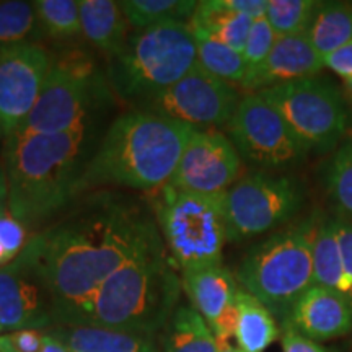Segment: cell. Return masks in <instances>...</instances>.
Wrapping results in <instances>:
<instances>
[{
	"mask_svg": "<svg viewBox=\"0 0 352 352\" xmlns=\"http://www.w3.org/2000/svg\"><path fill=\"white\" fill-rule=\"evenodd\" d=\"M2 140H3V139H2V135H0V142H2Z\"/></svg>",
	"mask_w": 352,
	"mask_h": 352,
	"instance_id": "44",
	"label": "cell"
},
{
	"mask_svg": "<svg viewBox=\"0 0 352 352\" xmlns=\"http://www.w3.org/2000/svg\"><path fill=\"white\" fill-rule=\"evenodd\" d=\"M316 223L277 232L254 245L236 271V283L272 315L287 318L298 298L315 285L314 235Z\"/></svg>",
	"mask_w": 352,
	"mask_h": 352,
	"instance_id": "6",
	"label": "cell"
},
{
	"mask_svg": "<svg viewBox=\"0 0 352 352\" xmlns=\"http://www.w3.org/2000/svg\"><path fill=\"white\" fill-rule=\"evenodd\" d=\"M8 212V183L3 165H0V215Z\"/></svg>",
	"mask_w": 352,
	"mask_h": 352,
	"instance_id": "39",
	"label": "cell"
},
{
	"mask_svg": "<svg viewBox=\"0 0 352 352\" xmlns=\"http://www.w3.org/2000/svg\"><path fill=\"white\" fill-rule=\"evenodd\" d=\"M334 226H336L338 236H340L342 264H344V271L347 279L351 284V298L349 303L352 307V223L341 217H334Z\"/></svg>",
	"mask_w": 352,
	"mask_h": 352,
	"instance_id": "35",
	"label": "cell"
},
{
	"mask_svg": "<svg viewBox=\"0 0 352 352\" xmlns=\"http://www.w3.org/2000/svg\"><path fill=\"white\" fill-rule=\"evenodd\" d=\"M69 352H160L155 338L94 324H64L46 329Z\"/></svg>",
	"mask_w": 352,
	"mask_h": 352,
	"instance_id": "19",
	"label": "cell"
},
{
	"mask_svg": "<svg viewBox=\"0 0 352 352\" xmlns=\"http://www.w3.org/2000/svg\"><path fill=\"white\" fill-rule=\"evenodd\" d=\"M147 101V113L195 129H214L232 121L240 104V95L235 87L220 80L197 63L182 80Z\"/></svg>",
	"mask_w": 352,
	"mask_h": 352,
	"instance_id": "12",
	"label": "cell"
},
{
	"mask_svg": "<svg viewBox=\"0 0 352 352\" xmlns=\"http://www.w3.org/2000/svg\"><path fill=\"white\" fill-rule=\"evenodd\" d=\"M323 63L327 67H329L338 76L342 78H347L352 76V41H349L344 46H341L340 50H336L331 54L327 56L323 59Z\"/></svg>",
	"mask_w": 352,
	"mask_h": 352,
	"instance_id": "37",
	"label": "cell"
},
{
	"mask_svg": "<svg viewBox=\"0 0 352 352\" xmlns=\"http://www.w3.org/2000/svg\"><path fill=\"white\" fill-rule=\"evenodd\" d=\"M324 67L323 59L310 43L307 33L277 36L267 59L248 74L243 82L245 90L258 91L316 76Z\"/></svg>",
	"mask_w": 352,
	"mask_h": 352,
	"instance_id": "16",
	"label": "cell"
},
{
	"mask_svg": "<svg viewBox=\"0 0 352 352\" xmlns=\"http://www.w3.org/2000/svg\"><path fill=\"white\" fill-rule=\"evenodd\" d=\"M15 352H41L46 331L41 329H20L6 334Z\"/></svg>",
	"mask_w": 352,
	"mask_h": 352,
	"instance_id": "34",
	"label": "cell"
},
{
	"mask_svg": "<svg viewBox=\"0 0 352 352\" xmlns=\"http://www.w3.org/2000/svg\"><path fill=\"white\" fill-rule=\"evenodd\" d=\"M320 3L311 0H270L266 20L277 36L307 33Z\"/></svg>",
	"mask_w": 352,
	"mask_h": 352,
	"instance_id": "31",
	"label": "cell"
},
{
	"mask_svg": "<svg viewBox=\"0 0 352 352\" xmlns=\"http://www.w3.org/2000/svg\"><path fill=\"white\" fill-rule=\"evenodd\" d=\"M158 336L160 352H219L209 324L188 305H178Z\"/></svg>",
	"mask_w": 352,
	"mask_h": 352,
	"instance_id": "23",
	"label": "cell"
},
{
	"mask_svg": "<svg viewBox=\"0 0 352 352\" xmlns=\"http://www.w3.org/2000/svg\"><path fill=\"white\" fill-rule=\"evenodd\" d=\"M195 127L132 111L109 126L98 151L88 162L80 192L101 184L134 189L164 188L170 183Z\"/></svg>",
	"mask_w": 352,
	"mask_h": 352,
	"instance_id": "3",
	"label": "cell"
},
{
	"mask_svg": "<svg viewBox=\"0 0 352 352\" xmlns=\"http://www.w3.org/2000/svg\"><path fill=\"white\" fill-rule=\"evenodd\" d=\"M314 279L315 285L329 289L351 298V284L342 264L340 236L334 219H324L316 223L314 235Z\"/></svg>",
	"mask_w": 352,
	"mask_h": 352,
	"instance_id": "21",
	"label": "cell"
},
{
	"mask_svg": "<svg viewBox=\"0 0 352 352\" xmlns=\"http://www.w3.org/2000/svg\"><path fill=\"white\" fill-rule=\"evenodd\" d=\"M157 233L151 212L139 201L100 192L30 236L25 252L50 285L56 327L90 323L104 280Z\"/></svg>",
	"mask_w": 352,
	"mask_h": 352,
	"instance_id": "1",
	"label": "cell"
},
{
	"mask_svg": "<svg viewBox=\"0 0 352 352\" xmlns=\"http://www.w3.org/2000/svg\"><path fill=\"white\" fill-rule=\"evenodd\" d=\"M307 36L321 59L352 41V7L342 3H320Z\"/></svg>",
	"mask_w": 352,
	"mask_h": 352,
	"instance_id": "25",
	"label": "cell"
},
{
	"mask_svg": "<svg viewBox=\"0 0 352 352\" xmlns=\"http://www.w3.org/2000/svg\"><path fill=\"white\" fill-rule=\"evenodd\" d=\"M344 85H346L347 94H349V95H351V98H352V76H351V77H347V78H344Z\"/></svg>",
	"mask_w": 352,
	"mask_h": 352,
	"instance_id": "43",
	"label": "cell"
},
{
	"mask_svg": "<svg viewBox=\"0 0 352 352\" xmlns=\"http://www.w3.org/2000/svg\"><path fill=\"white\" fill-rule=\"evenodd\" d=\"M56 327L54 297L28 253L0 267V333Z\"/></svg>",
	"mask_w": 352,
	"mask_h": 352,
	"instance_id": "14",
	"label": "cell"
},
{
	"mask_svg": "<svg viewBox=\"0 0 352 352\" xmlns=\"http://www.w3.org/2000/svg\"><path fill=\"white\" fill-rule=\"evenodd\" d=\"M197 64L191 23H164L127 39L108 63V80L124 100L152 98L173 87Z\"/></svg>",
	"mask_w": 352,
	"mask_h": 352,
	"instance_id": "5",
	"label": "cell"
},
{
	"mask_svg": "<svg viewBox=\"0 0 352 352\" xmlns=\"http://www.w3.org/2000/svg\"><path fill=\"white\" fill-rule=\"evenodd\" d=\"M284 118L308 152L333 151L347 129V109L338 88L302 78L258 91Z\"/></svg>",
	"mask_w": 352,
	"mask_h": 352,
	"instance_id": "8",
	"label": "cell"
},
{
	"mask_svg": "<svg viewBox=\"0 0 352 352\" xmlns=\"http://www.w3.org/2000/svg\"><path fill=\"white\" fill-rule=\"evenodd\" d=\"M195 32L197 63L208 72L227 83H239L241 87L248 77V64L241 52L232 50L217 39L210 38L201 30L191 26Z\"/></svg>",
	"mask_w": 352,
	"mask_h": 352,
	"instance_id": "27",
	"label": "cell"
},
{
	"mask_svg": "<svg viewBox=\"0 0 352 352\" xmlns=\"http://www.w3.org/2000/svg\"><path fill=\"white\" fill-rule=\"evenodd\" d=\"M303 188L284 175L256 171L223 195L228 241L253 239L280 227L300 210Z\"/></svg>",
	"mask_w": 352,
	"mask_h": 352,
	"instance_id": "9",
	"label": "cell"
},
{
	"mask_svg": "<svg viewBox=\"0 0 352 352\" xmlns=\"http://www.w3.org/2000/svg\"><path fill=\"white\" fill-rule=\"evenodd\" d=\"M54 57L38 43L0 47V135L12 138L41 95Z\"/></svg>",
	"mask_w": 352,
	"mask_h": 352,
	"instance_id": "13",
	"label": "cell"
},
{
	"mask_svg": "<svg viewBox=\"0 0 352 352\" xmlns=\"http://www.w3.org/2000/svg\"><path fill=\"white\" fill-rule=\"evenodd\" d=\"M239 305V327H236V342L243 352H263L279 338L274 315L252 294L240 287L236 294Z\"/></svg>",
	"mask_w": 352,
	"mask_h": 352,
	"instance_id": "24",
	"label": "cell"
},
{
	"mask_svg": "<svg viewBox=\"0 0 352 352\" xmlns=\"http://www.w3.org/2000/svg\"><path fill=\"white\" fill-rule=\"evenodd\" d=\"M182 284L191 307L212 328L223 311L236 302V277L222 264L182 271Z\"/></svg>",
	"mask_w": 352,
	"mask_h": 352,
	"instance_id": "18",
	"label": "cell"
},
{
	"mask_svg": "<svg viewBox=\"0 0 352 352\" xmlns=\"http://www.w3.org/2000/svg\"><path fill=\"white\" fill-rule=\"evenodd\" d=\"M217 347L219 352H243L239 347H233L230 344V341H217Z\"/></svg>",
	"mask_w": 352,
	"mask_h": 352,
	"instance_id": "41",
	"label": "cell"
},
{
	"mask_svg": "<svg viewBox=\"0 0 352 352\" xmlns=\"http://www.w3.org/2000/svg\"><path fill=\"white\" fill-rule=\"evenodd\" d=\"M28 240L26 227L13 217L10 210L0 215V267L19 258Z\"/></svg>",
	"mask_w": 352,
	"mask_h": 352,
	"instance_id": "33",
	"label": "cell"
},
{
	"mask_svg": "<svg viewBox=\"0 0 352 352\" xmlns=\"http://www.w3.org/2000/svg\"><path fill=\"white\" fill-rule=\"evenodd\" d=\"M283 324L315 342L334 340L352 329V307L341 294L314 285L298 298Z\"/></svg>",
	"mask_w": 352,
	"mask_h": 352,
	"instance_id": "17",
	"label": "cell"
},
{
	"mask_svg": "<svg viewBox=\"0 0 352 352\" xmlns=\"http://www.w3.org/2000/svg\"><path fill=\"white\" fill-rule=\"evenodd\" d=\"M276 41L277 34L272 30L270 21L266 20V16H259V19L253 20L252 30H250L248 39H246L243 50V57L246 64H248L250 72L258 69L267 59Z\"/></svg>",
	"mask_w": 352,
	"mask_h": 352,
	"instance_id": "32",
	"label": "cell"
},
{
	"mask_svg": "<svg viewBox=\"0 0 352 352\" xmlns=\"http://www.w3.org/2000/svg\"><path fill=\"white\" fill-rule=\"evenodd\" d=\"M39 34L34 2L0 0V47L36 43Z\"/></svg>",
	"mask_w": 352,
	"mask_h": 352,
	"instance_id": "28",
	"label": "cell"
},
{
	"mask_svg": "<svg viewBox=\"0 0 352 352\" xmlns=\"http://www.w3.org/2000/svg\"><path fill=\"white\" fill-rule=\"evenodd\" d=\"M327 188L338 217L352 223V140L338 147L327 168Z\"/></svg>",
	"mask_w": 352,
	"mask_h": 352,
	"instance_id": "30",
	"label": "cell"
},
{
	"mask_svg": "<svg viewBox=\"0 0 352 352\" xmlns=\"http://www.w3.org/2000/svg\"><path fill=\"white\" fill-rule=\"evenodd\" d=\"M0 352H15L13 351V347L10 346V342H8L6 334L0 336Z\"/></svg>",
	"mask_w": 352,
	"mask_h": 352,
	"instance_id": "42",
	"label": "cell"
},
{
	"mask_svg": "<svg viewBox=\"0 0 352 352\" xmlns=\"http://www.w3.org/2000/svg\"><path fill=\"white\" fill-rule=\"evenodd\" d=\"M82 36L109 59L126 46L129 21L113 0H80Z\"/></svg>",
	"mask_w": 352,
	"mask_h": 352,
	"instance_id": "20",
	"label": "cell"
},
{
	"mask_svg": "<svg viewBox=\"0 0 352 352\" xmlns=\"http://www.w3.org/2000/svg\"><path fill=\"white\" fill-rule=\"evenodd\" d=\"M95 88L94 70L87 59H54L36 104L15 134H60L87 126Z\"/></svg>",
	"mask_w": 352,
	"mask_h": 352,
	"instance_id": "10",
	"label": "cell"
},
{
	"mask_svg": "<svg viewBox=\"0 0 352 352\" xmlns=\"http://www.w3.org/2000/svg\"><path fill=\"white\" fill-rule=\"evenodd\" d=\"M121 10L132 28H152L164 23H191L197 2L195 0H122Z\"/></svg>",
	"mask_w": 352,
	"mask_h": 352,
	"instance_id": "26",
	"label": "cell"
},
{
	"mask_svg": "<svg viewBox=\"0 0 352 352\" xmlns=\"http://www.w3.org/2000/svg\"><path fill=\"white\" fill-rule=\"evenodd\" d=\"M223 195H195L168 184L162 188L155 206L157 222L166 252L179 271L222 264L228 241Z\"/></svg>",
	"mask_w": 352,
	"mask_h": 352,
	"instance_id": "7",
	"label": "cell"
},
{
	"mask_svg": "<svg viewBox=\"0 0 352 352\" xmlns=\"http://www.w3.org/2000/svg\"><path fill=\"white\" fill-rule=\"evenodd\" d=\"M283 351L284 352H327L318 342L298 334L287 324H283Z\"/></svg>",
	"mask_w": 352,
	"mask_h": 352,
	"instance_id": "36",
	"label": "cell"
},
{
	"mask_svg": "<svg viewBox=\"0 0 352 352\" xmlns=\"http://www.w3.org/2000/svg\"><path fill=\"white\" fill-rule=\"evenodd\" d=\"M252 25L253 19L232 10L226 0L197 2L196 12L191 19V26L241 54H243Z\"/></svg>",
	"mask_w": 352,
	"mask_h": 352,
	"instance_id": "22",
	"label": "cell"
},
{
	"mask_svg": "<svg viewBox=\"0 0 352 352\" xmlns=\"http://www.w3.org/2000/svg\"><path fill=\"white\" fill-rule=\"evenodd\" d=\"M240 168V153L226 134L195 129L168 186L195 195H223L239 178Z\"/></svg>",
	"mask_w": 352,
	"mask_h": 352,
	"instance_id": "15",
	"label": "cell"
},
{
	"mask_svg": "<svg viewBox=\"0 0 352 352\" xmlns=\"http://www.w3.org/2000/svg\"><path fill=\"white\" fill-rule=\"evenodd\" d=\"M41 352H69V349L59 340H56L54 336H51V334L46 333Z\"/></svg>",
	"mask_w": 352,
	"mask_h": 352,
	"instance_id": "40",
	"label": "cell"
},
{
	"mask_svg": "<svg viewBox=\"0 0 352 352\" xmlns=\"http://www.w3.org/2000/svg\"><path fill=\"white\" fill-rule=\"evenodd\" d=\"M226 2L232 10L243 13V15L250 16V19L256 20L259 16L266 15L270 0H226Z\"/></svg>",
	"mask_w": 352,
	"mask_h": 352,
	"instance_id": "38",
	"label": "cell"
},
{
	"mask_svg": "<svg viewBox=\"0 0 352 352\" xmlns=\"http://www.w3.org/2000/svg\"><path fill=\"white\" fill-rule=\"evenodd\" d=\"M87 126L60 134H15L3 140L8 210L25 227L38 226L80 195Z\"/></svg>",
	"mask_w": 352,
	"mask_h": 352,
	"instance_id": "2",
	"label": "cell"
},
{
	"mask_svg": "<svg viewBox=\"0 0 352 352\" xmlns=\"http://www.w3.org/2000/svg\"><path fill=\"white\" fill-rule=\"evenodd\" d=\"M227 126L240 157L263 170H285L308 153L284 118L259 94L243 96Z\"/></svg>",
	"mask_w": 352,
	"mask_h": 352,
	"instance_id": "11",
	"label": "cell"
},
{
	"mask_svg": "<svg viewBox=\"0 0 352 352\" xmlns=\"http://www.w3.org/2000/svg\"><path fill=\"white\" fill-rule=\"evenodd\" d=\"M34 8L44 36L54 41H70L82 36L77 0H36Z\"/></svg>",
	"mask_w": 352,
	"mask_h": 352,
	"instance_id": "29",
	"label": "cell"
},
{
	"mask_svg": "<svg viewBox=\"0 0 352 352\" xmlns=\"http://www.w3.org/2000/svg\"><path fill=\"white\" fill-rule=\"evenodd\" d=\"M160 232L101 285L90 323L157 338L178 308L183 284Z\"/></svg>",
	"mask_w": 352,
	"mask_h": 352,
	"instance_id": "4",
	"label": "cell"
}]
</instances>
